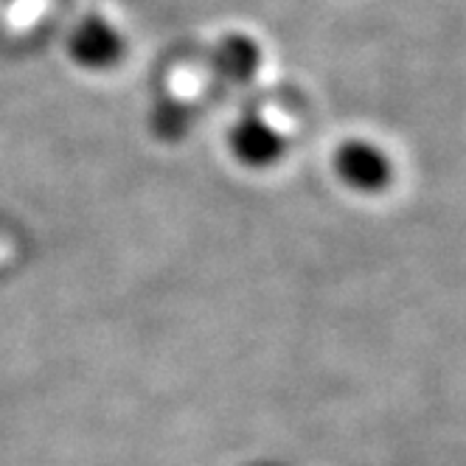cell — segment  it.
<instances>
[{
	"label": "cell",
	"mask_w": 466,
	"mask_h": 466,
	"mask_svg": "<svg viewBox=\"0 0 466 466\" xmlns=\"http://www.w3.org/2000/svg\"><path fill=\"white\" fill-rule=\"evenodd\" d=\"M335 169L338 177L360 194H380L393 180V166L385 157V152L369 141H357V138L340 144L335 155Z\"/></svg>",
	"instance_id": "obj_1"
},
{
	"label": "cell",
	"mask_w": 466,
	"mask_h": 466,
	"mask_svg": "<svg viewBox=\"0 0 466 466\" xmlns=\"http://www.w3.org/2000/svg\"><path fill=\"white\" fill-rule=\"evenodd\" d=\"M68 51L87 71H110L124 56V40L102 17H85L71 35Z\"/></svg>",
	"instance_id": "obj_2"
},
{
	"label": "cell",
	"mask_w": 466,
	"mask_h": 466,
	"mask_svg": "<svg viewBox=\"0 0 466 466\" xmlns=\"http://www.w3.org/2000/svg\"><path fill=\"white\" fill-rule=\"evenodd\" d=\"M230 152L248 169H270L284 155V138L258 116H245L230 129Z\"/></svg>",
	"instance_id": "obj_3"
},
{
	"label": "cell",
	"mask_w": 466,
	"mask_h": 466,
	"mask_svg": "<svg viewBox=\"0 0 466 466\" xmlns=\"http://www.w3.org/2000/svg\"><path fill=\"white\" fill-rule=\"evenodd\" d=\"M258 65H261V51L256 40H250L248 35H228L217 43L214 68L225 82L233 85L250 82L258 74Z\"/></svg>",
	"instance_id": "obj_4"
},
{
	"label": "cell",
	"mask_w": 466,
	"mask_h": 466,
	"mask_svg": "<svg viewBox=\"0 0 466 466\" xmlns=\"http://www.w3.org/2000/svg\"><path fill=\"white\" fill-rule=\"evenodd\" d=\"M194 124V110L186 102L177 98H166L152 110V127L157 132V138L163 141H180L188 136V129Z\"/></svg>",
	"instance_id": "obj_5"
}]
</instances>
